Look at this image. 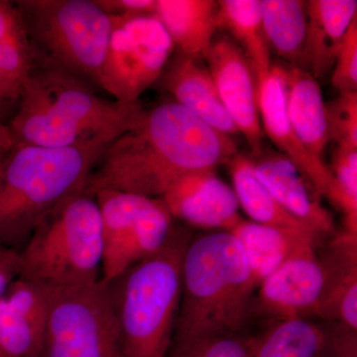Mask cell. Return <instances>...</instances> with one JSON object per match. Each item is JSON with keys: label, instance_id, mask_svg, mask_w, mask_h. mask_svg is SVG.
I'll list each match as a JSON object with an SVG mask.
<instances>
[{"label": "cell", "instance_id": "cell-19", "mask_svg": "<svg viewBox=\"0 0 357 357\" xmlns=\"http://www.w3.org/2000/svg\"><path fill=\"white\" fill-rule=\"evenodd\" d=\"M319 259L326 281L316 317L357 330V236L340 234Z\"/></svg>", "mask_w": 357, "mask_h": 357}, {"label": "cell", "instance_id": "cell-33", "mask_svg": "<svg viewBox=\"0 0 357 357\" xmlns=\"http://www.w3.org/2000/svg\"><path fill=\"white\" fill-rule=\"evenodd\" d=\"M96 4L109 15L155 14L157 0H96Z\"/></svg>", "mask_w": 357, "mask_h": 357}, {"label": "cell", "instance_id": "cell-26", "mask_svg": "<svg viewBox=\"0 0 357 357\" xmlns=\"http://www.w3.org/2000/svg\"><path fill=\"white\" fill-rule=\"evenodd\" d=\"M227 164L234 184L232 189L251 222L286 229H312L293 217L272 196L256 175L252 160L236 153Z\"/></svg>", "mask_w": 357, "mask_h": 357}, {"label": "cell", "instance_id": "cell-8", "mask_svg": "<svg viewBox=\"0 0 357 357\" xmlns=\"http://www.w3.org/2000/svg\"><path fill=\"white\" fill-rule=\"evenodd\" d=\"M41 357H124L105 283L50 287Z\"/></svg>", "mask_w": 357, "mask_h": 357}, {"label": "cell", "instance_id": "cell-13", "mask_svg": "<svg viewBox=\"0 0 357 357\" xmlns=\"http://www.w3.org/2000/svg\"><path fill=\"white\" fill-rule=\"evenodd\" d=\"M173 218L202 229L229 231L241 222L234 189L215 174V169L185 174L161 198Z\"/></svg>", "mask_w": 357, "mask_h": 357}, {"label": "cell", "instance_id": "cell-10", "mask_svg": "<svg viewBox=\"0 0 357 357\" xmlns=\"http://www.w3.org/2000/svg\"><path fill=\"white\" fill-rule=\"evenodd\" d=\"M102 225V280H114L159 250L173 218L161 199L102 190L95 195Z\"/></svg>", "mask_w": 357, "mask_h": 357}, {"label": "cell", "instance_id": "cell-30", "mask_svg": "<svg viewBox=\"0 0 357 357\" xmlns=\"http://www.w3.org/2000/svg\"><path fill=\"white\" fill-rule=\"evenodd\" d=\"M167 357H248L245 338L222 335L171 347Z\"/></svg>", "mask_w": 357, "mask_h": 357}, {"label": "cell", "instance_id": "cell-5", "mask_svg": "<svg viewBox=\"0 0 357 357\" xmlns=\"http://www.w3.org/2000/svg\"><path fill=\"white\" fill-rule=\"evenodd\" d=\"M191 237L173 229L154 255L105 282L124 357H167L182 294V263Z\"/></svg>", "mask_w": 357, "mask_h": 357}, {"label": "cell", "instance_id": "cell-15", "mask_svg": "<svg viewBox=\"0 0 357 357\" xmlns=\"http://www.w3.org/2000/svg\"><path fill=\"white\" fill-rule=\"evenodd\" d=\"M258 107L260 121L270 140L296 166L309 178L321 197H326L328 185L333 180L328 166L325 162L314 158L291 126L286 107L285 82L280 66H271L269 74L257 84Z\"/></svg>", "mask_w": 357, "mask_h": 357}, {"label": "cell", "instance_id": "cell-4", "mask_svg": "<svg viewBox=\"0 0 357 357\" xmlns=\"http://www.w3.org/2000/svg\"><path fill=\"white\" fill-rule=\"evenodd\" d=\"M112 141L68 148L14 145L0 167V243L20 251L45 218L83 192Z\"/></svg>", "mask_w": 357, "mask_h": 357}, {"label": "cell", "instance_id": "cell-12", "mask_svg": "<svg viewBox=\"0 0 357 357\" xmlns=\"http://www.w3.org/2000/svg\"><path fill=\"white\" fill-rule=\"evenodd\" d=\"M325 281L318 253L293 258L258 286L251 314L274 321L316 317Z\"/></svg>", "mask_w": 357, "mask_h": 357}, {"label": "cell", "instance_id": "cell-24", "mask_svg": "<svg viewBox=\"0 0 357 357\" xmlns=\"http://www.w3.org/2000/svg\"><path fill=\"white\" fill-rule=\"evenodd\" d=\"M218 30H225L245 54L257 84L271 70L262 23L261 0H220L215 13Z\"/></svg>", "mask_w": 357, "mask_h": 357}, {"label": "cell", "instance_id": "cell-18", "mask_svg": "<svg viewBox=\"0 0 357 357\" xmlns=\"http://www.w3.org/2000/svg\"><path fill=\"white\" fill-rule=\"evenodd\" d=\"M229 232L241 243L258 286L293 258L316 253L323 236L312 229H286L243 220Z\"/></svg>", "mask_w": 357, "mask_h": 357}, {"label": "cell", "instance_id": "cell-3", "mask_svg": "<svg viewBox=\"0 0 357 357\" xmlns=\"http://www.w3.org/2000/svg\"><path fill=\"white\" fill-rule=\"evenodd\" d=\"M256 283L246 256L229 231L192 239L182 263V294L173 344L238 335L251 314Z\"/></svg>", "mask_w": 357, "mask_h": 357}, {"label": "cell", "instance_id": "cell-11", "mask_svg": "<svg viewBox=\"0 0 357 357\" xmlns=\"http://www.w3.org/2000/svg\"><path fill=\"white\" fill-rule=\"evenodd\" d=\"M223 107L248 141L261 154L263 133L258 107L257 81L245 54L229 35L215 34L204 59Z\"/></svg>", "mask_w": 357, "mask_h": 357}, {"label": "cell", "instance_id": "cell-9", "mask_svg": "<svg viewBox=\"0 0 357 357\" xmlns=\"http://www.w3.org/2000/svg\"><path fill=\"white\" fill-rule=\"evenodd\" d=\"M109 16L112 32L100 88L119 102H137L159 81L175 45L155 14Z\"/></svg>", "mask_w": 357, "mask_h": 357}, {"label": "cell", "instance_id": "cell-35", "mask_svg": "<svg viewBox=\"0 0 357 357\" xmlns=\"http://www.w3.org/2000/svg\"><path fill=\"white\" fill-rule=\"evenodd\" d=\"M13 147L14 141L8 126L4 124L0 119V167L3 165Z\"/></svg>", "mask_w": 357, "mask_h": 357}, {"label": "cell", "instance_id": "cell-22", "mask_svg": "<svg viewBox=\"0 0 357 357\" xmlns=\"http://www.w3.org/2000/svg\"><path fill=\"white\" fill-rule=\"evenodd\" d=\"M218 1L157 0L155 15L180 53L204 60L217 34Z\"/></svg>", "mask_w": 357, "mask_h": 357}, {"label": "cell", "instance_id": "cell-17", "mask_svg": "<svg viewBox=\"0 0 357 357\" xmlns=\"http://www.w3.org/2000/svg\"><path fill=\"white\" fill-rule=\"evenodd\" d=\"M252 162L257 177L288 213L321 236L333 232L335 222L321 195L293 161L281 153L261 152Z\"/></svg>", "mask_w": 357, "mask_h": 357}, {"label": "cell", "instance_id": "cell-27", "mask_svg": "<svg viewBox=\"0 0 357 357\" xmlns=\"http://www.w3.org/2000/svg\"><path fill=\"white\" fill-rule=\"evenodd\" d=\"M324 342L323 326L304 319L274 321L261 335L245 340L248 357H319Z\"/></svg>", "mask_w": 357, "mask_h": 357}, {"label": "cell", "instance_id": "cell-14", "mask_svg": "<svg viewBox=\"0 0 357 357\" xmlns=\"http://www.w3.org/2000/svg\"><path fill=\"white\" fill-rule=\"evenodd\" d=\"M50 287L17 278L0 299V357H41Z\"/></svg>", "mask_w": 357, "mask_h": 357}, {"label": "cell", "instance_id": "cell-34", "mask_svg": "<svg viewBox=\"0 0 357 357\" xmlns=\"http://www.w3.org/2000/svg\"><path fill=\"white\" fill-rule=\"evenodd\" d=\"M20 274V251L0 243V299Z\"/></svg>", "mask_w": 357, "mask_h": 357}, {"label": "cell", "instance_id": "cell-20", "mask_svg": "<svg viewBox=\"0 0 357 357\" xmlns=\"http://www.w3.org/2000/svg\"><path fill=\"white\" fill-rule=\"evenodd\" d=\"M356 0H310L304 70L316 79L325 77L335 65L352 21Z\"/></svg>", "mask_w": 357, "mask_h": 357}, {"label": "cell", "instance_id": "cell-7", "mask_svg": "<svg viewBox=\"0 0 357 357\" xmlns=\"http://www.w3.org/2000/svg\"><path fill=\"white\" fill-rule=\"evenodd\" d=\"M35 65L67 70L100 86L112 18L96 0H15Z\"/></svg>", "mask_w": 357, "mask_h": 357}, {"label": "cell", "instance_id": "cell-2", "mask_svg": "<svg viewBox=\"0 0 357 357\" xmlns=\"http://www.w3.org/2000/svg\"><path fill=\"white\" fill-rule=\"evenodd\" d=\"M91 86L67 70L35 65L8 124L14 145L75 147L116 139L137 126L145 112L140 100H107Z\"/></svg>", "mask_w": 357, "mask_h": 357}, {"label": "cell", "instance_id": "cell-28", "mask_svg": "<svg viewBox=\"0 0 357 357\" xmlns=\"http://www.w3.org/2000/svg\"><path fill=\"white\" fill-rule=\"evenodd\" d=\"M326 197L344 213L345 231L357 236V150L337 147Z\"/></svg>", "mask_w": 357, "mask_h": 357}, {"label": "cell", "instance_id": "cell-29", "mask_svg": "<svg viewBox=\"0 0 357 357\" xmlns=\"http://www.w3.org/2000/svg\"><path fill=\"white\" fill-rule=\"evenodd\" d=\"M326 117L330 141L357 150V93H340L326 102Z\"/></svg>", "mask_w": 357, "mask_h": 357}, {"label": "cell", "instance_id": "cell-16", "mask_svg": "<svg viewBox=\"0 0 357 357\" xmlns=\"http://www.w3.org/2000/svg\"><path fill=\"white\" fill-rule=\"evenodd\" d=\"M157 84L173 96L174 102L211 128L230 137L239 133L223 107L210 70L203 59L177 51L169 60Z\"/></svg>", "mask_w": 357, "mask_h": 357}, {"label": "cell", "instance_id": "cell-23", "mask_svg": "<svg viewBox=\"0 0 357 357\" xmlns=\"http://www.w3.org/2000/svg\"><path fill=\"white\" fill-rule=\"evenodd\" d=\"M35 66V54L24 21L15 2L0 0V100H20Z\"/></svg>", "mask_w": 357, "mask_h": 357}, {"label": "cell", "instance_id": "cell-21", "mask_svg": "<svg viewBox=\"0 0 357 357\" xmlns=\"http://www.w3.org/2000/svg\"><path fill=\"white\" fill-rule=\"evenodd\" d=\"M279 66L285 82L286 107L291 126L307 151L324 162L330 137L326 102L318 79L299 68Z\"/></svg>", "mask_w": 357, "mask_h": 357}, {"label": "cell", "instance_id": "cell-31", "mask_svg": "<svg viewBox=\"0 0 357 357\" xmlns=\"http://www.w3.org/2000/svg\"><path fill=\"white\" fill-rule=\"evenodd\" d=\"M333 68L332 84L340 93H357V17L349 26Z\"/></svg>", "mask_w": 357, "mask_h": 357}, {"label": "cell", "instance_id": "cell-1", "mask_svg": "<svg viewBox=\"0 0 357 357\" xmlns=\"http://www.w3.org/2000/svg\"><path fill=\"white\" fill-rule=\"evenodd\" d=\"M234 141L174 102L145 109L135 128L105 148L84 185L95 197L102 190L161 199L178 178L227 164Z\"/></svg>", "mask_w": 357, "mask_h": 357}, {"label": "cell", "instance_id": "cell-32", "mask_svg": "<svg viewBox=\"0 0 357 357\" xmlns=\"http://www.w3.org/2000/svg\"><path fill=\"white\" fill-rule=\"evenodd\" d=\"M325 342L319 357H357V330L326 321L323 326Z\"/></svg>", "mask_w": 357, "mask_h": 357}, {"label": "cell", "instance_id": "cell-25", "mask_svg": "<svg viewBox=\"0 0 357 357\" xmlns=\"http://www.w3.org/2000/svg\"><path fill=\"white\" fill-rule=\"evenodd\" d=\"M262 23L270 52L291 67L304 70L307 1L262 0Z\"/></svg>", "mask_w": 357, "mask_h": 357}, {"label": "cell", "instance_id": "cell-36", "mask_svg": "<svg viewBox=\"0 0 357 357\" xmlns=\"http://www.w3.org/2000/svg\"><path fill=\"white\" fill-rule=\"evenodd\" d=\"M4 107H6V103L2 102L1 100H0V114H1L2 110H3Z\"/></svg>", "mask_w": 357, "mask_h": 357}, {"label": "cell", "instance_id": "cell-6", "mask_svg": "<svg viewBox=\"0 0 357 357\" xmlns=\"http://www.w3.org/2000/svg\"><path fill=\"white\" fill-rule=\"evenodd\" d=\"M102 218L95 197H73L45 218L20 251V278L53 288L102 279Z\"/></svg>", "mask_w": 357, "mask_h": 357}]
</instances>
